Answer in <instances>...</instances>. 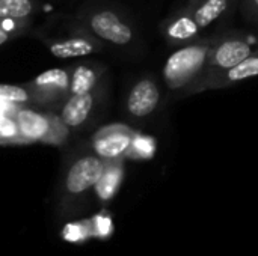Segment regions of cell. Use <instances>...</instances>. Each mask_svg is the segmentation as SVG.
<instances>
[{
  "label": "cell",
  "mask_w": 258,
  "mask_h": 256,
  "mask_svg": "<svg viewBox=\"0 0 258 256\" xmlns=\"http://www.w3.org/2000/svg\"><path fill=\"white\" fill-rule=\"evenodd\" d=\"M73 21L88 30L106 47L122 51H138L142 39L132 17L115 5L89 2L77 8Z\"/></svg>",
  "instance_id": "obj_1"
},
{
  "label": "cell",
  "mask_w": 258,
  "mask_h": 256,
  "mask_svg": "<svg viewBox=\"0 0 258 256\" xmlns=\"http://www.w3.org/2000/svg\"><path fill=\"white\" fill-rule=\"evenodd\" d=\"M218 36H203L194 42L177 47L166 59L162 71L165 86L171 97L184 98L192 83L209 68L210 51Z\"/></svg>",
  "instance_id": "obj_2"
},
{
  "label": "cell",
  "mask_w": 258,
  "mask_h": 256,
  "mask_svg": "<svg viewBox=\"0 0 258 256\" xmlns=\"http://www.w3.org/2000/svg\"><path fill=\"white\" fill-rule=\"evenodd\" d=\"M23 143L42 142L60 145L68 140L71 131L62 124L54 112L36 110L32 106H20L12 113Z\"/></svg>",
  "instance_id": "obj_3"
},
{
  "label": "cell",
  "mask_w": 258,
  "mask_h": 256,
  "mask_svg": "<svg viewBox=\"0 0 258 256\" xmlns=\"http://www.w3.org/2000/svg\"><path fill=\"white\" fill-rule=\"evenodd\" d=\"M38 39L47 47V50L57 59H80L106 50V45L91 35L88 30L77 26L73 18L65 33H47L39 32Z\"/></svg>",
  "instance_id": "obj_4"
},
{
  "label": "cell",
  "mask_w": 258,
  "mask_h": 256,
  "mask_svg": "<svg viewBox=\"0 0 258 256\" xmlns=\"http://www.w3.org/2000/svg\"><path fill=\"white\" fill-rule=\"evenodd\" d=\"M24 84L32 94V106L47 112H57L70 97L71 66L42 71Z\"/></svg>",
  "instance_id": "obj_5"
},
{
  "label": "cell",
  "mask_w": 258,
  "mask_h": 256,
  "mask_svg": "<svg viewBox=\"0 0 258 256\" xmlns=\"http://www.w3.org/2000/svg\"><path fill=\"white\" fill-rule=\"evenodd\" d=\"M109 81L107 78L94 91L70 95L57 110V116L70 131H79L91 124L95 115L101 110L107 98Z\"/></svg>",
  "instance_id": "obj_6"
},
{
  "label": "cell",
  "mask_w": 258,
  "mask_h": 256,
  "mask_svg": "<svg viewBox=\"0 0 258 256\" xmlns=\"http://www.w3.org/2000/svg\"><path fill=\"white\" fill-rule=\"evenodd\" d=\"M162 103V89L153 74L138 77L128 88L124 100V113L133 122L150 119Z\"/></svg>",
  "instance_id": "obj_7"
},
{
  "label": "cell",
  "mask_w": 258,
  "mask_h": 256,
  "mask_svg": "<svg viewBox=\"0 0 258 256\" xmlns=\"http://www.w3.org/2000/svg\"><path fill=\"white\" fill-rule=\"evenodd\" d=\"M258 77V50L245 60L239 62L237 65L225 69H206L186 91L184 97H190L195 94L207 92V91H218L234 86L243 80Z\"/></svg>",
  "instance_id": "obj_8"
},
{
  "label": "cell",
  "mask_w": 258,
  "mask_h": 256,
  "mask_svg": "<svg viewBox=\"0 0 258 256\" xmlns=\"http://www.w3.org/2000/svg\"><path fill=\"white\" fill-rule=\"evenodd\" d=\"M106 167V160L94 152L76 157L63 177V190L68 196H80L94 189Z\"/></svg>",
  "instance_id": "obj_9"
},
{
  "label": "cell",
  "mask_w": 258,
  "mask_h": 256,
  "mask_svg": "<svg viewBox=\"0 0 258 256\" xmlns=\"http://www.w3.org/2000/svg\"><path fill=\"white\" fill-rule=\"evenodd\" d=\"M258 47L254 39L242 32H230L219 35L209 59V68L216 69H225L237 65L239 62L245 60L248 56H251Z\"/></svg>",
  "instance_id": "obj_10"
},
{
  "label": "cell",
  "mask_w": 258,
  "mask_h": 256,
  "mask_svg": "<svg viewBox=\"0 0 258 256\" xmlns=\"http://www.w3.org/2000/svg\"><path fill=\"white\" fill-rule=\"evenodd\" d=\"M136 133L125 125H109L95 133L91 142L94 154L103 160H122L127 157Z\"/></svg>",
  "instance_id": "obj_11"
},
{
  "label": "cell",
  "mask_w": 258,
  "mask_h": 256,
  "mask_svg": "<svg viewBox=\"0 0 258 256\" xmlns=\"http://www.w3.org/2000/svg\"><path fill=\"white\" fill-rule=\"evenodd\" d=\"M160 33L166 44L175 48L203 38V30L186 5H181L160 23Z\"/></svg>",
  "instance_id": "obj_12"
},
{
  "label": "cell",
  "mask_w": 258,
  "mask_h": 256,
  "mask_svg": "<svg viewBox=\"0 0 258 256\" xmlns=\"http://www.w3.org/2000/svg\"><path fill=\"white\" fill-rule=\"evenodd\" d=\"M239 2L240 0H186L184 5L204 32L233 15Z\"/></svg>",
  "instance_id": "obj_13"
},
{
  "label": "cell",
  "mask_w": 258,
  "mask_h": 256,
  "mask_svg": "<svg viewBox=\"0 0 258 256\" xmlns=\"http://www.w3.org/2000/svg\"><path fill=\"white\" fill-rule=\"evenodd\" d=\"M107 78V66L100 60H82L71 65L70 95L91 92Z\"/></svg>",
  "instance_id": "obj_14"
},
{
  "label": "cell",
  "mask_w": 258,
  "mask_h": 256,
  "mask_svg": "<svg viewBox=\"0 0 258 256\" xmlns=\"http://www.w3.org/2000/svg\"><path fill=\"white\" fill-rule=\"evenodd\" d=\"M122 174L124 172H122V161L121 160H107L106 161L104 172L95 186L97 196L101 201H109L113 198V195L116 193V190L121 184Z\"/></svg>",
  "instance_id": "obj_15"
},
{
  "label": "cell",
  "mask_w": 258,
  "mask_h": 256,
  "mask_svg": "<svg viewBox=\"0 0 258 256\" xmlns=\"http://www.w3.org/2000/svg\"><path fill=\"white\" fill-rule=\"evenodd\" d=\"M41 6L42 0H0V20L33 18Z\"/></svg>",
  "instance_id": "obj_16"
},
{
  "label": "cell",
  "mask_w": 258,
  "mask_h": 256,
  "mask_svg": "<svg viewBox=\"0 0 258 256\" xmlns=\"http://www.w3.org/2000/svg\"><path fill=\"white\" fill-rule=\"evenodd\" d=\"M32 27V18H6L0 20V47L20 38Z\"/></svg>",
  "instance_id": "obj_17"
},
{
  "label": "cell",
  "mask_w": 258,
  "mask_h": 256,
  "mask_svg": "<svg viewBox=\"0 0 258 256\" xmlns=\"http://www.w3.org/2000/svg\"><path fill=\"white\" fill-rule=\"evenodd\" d=\"M0 101L32 106V94L26 84H0Z\"/></svg>",
  "instance_id": "obj_18"
},
{
  "label": "cell",
  "mask_w": 258,
  "mask_h": 256,
  "mask_svg": "<svg viewBox=\"0 0 258 256\" xmlns=\"http://www.w3.org/2000/svg\"><path fill=\"white\" fill-rule=\"evenodd\" d=\"M154 140L151 137H142L139 134L135 136L132 146L128 149L127 157H133V158H150L154 152Z\"/></svg>",
  "instance_id": "obj_19"
},
{
  "label": "cell",
  "mask_w": 258,
  "mask_h": 256,
  "mask_svg": "<svg viewBox=\"0 0 258 256\" xmlns=\"http://www.w3.org/2000/svg\"><path fill=\"white\" fill-rule=\"evenodd\" d=\"M0 143H23L12 116H0Z\"/></svg>",
  "instance_id": "obj_20"
},
{
  "label": "cell",
  "mask_w": 258,
  "mask_h": 256,
  "mask_svg": "<svg viewBox=\"0 0 258 256\" xmlns=\"http://www.w3.org/2000/svg\"><path fill=\"white\" fill-rule=\"evenodd\" d=\"M240 6L243 17L249 23L258 26V0H240Z\"/></svg>",
  "instance_id": "obj_21"
},
{
  "label": "cell",
  "mask_w": 258,
  "mask_h": 256,
  "mask_svg": "<svg viewBox=\"0 0 258 256\" xmlns=\"http://www.w3.org/2000/svg\"><path fill=\"white\" fill-rule=\"evenodd\" d=\"M86 235V226L80 225V223H73V225H67L63 229V238L70 240V241H77L85 238Z\"/></svg>",
  "instance_id": "obj_22"
},
{
  "label": "cell",
  "mask_w": 258,
  "mask_h": 256,
  "mask_svg": "<svg viewBox=\"0 0 258 256\" xmlns=\"http://www.w3.org/2000/svg\"><path fill=\"white\" fill-rule=\"evenodd\" d=\"M95 226H97V231L101 234V235H107L109 231H110V220L106 219V217H97L95 219Z\"/></svg>",
  "instance_id": "obj_23"
}]
</instances>
